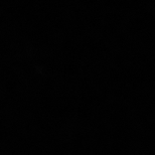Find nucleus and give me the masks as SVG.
Masks as SVG:
<instances>
[]
</instances>
